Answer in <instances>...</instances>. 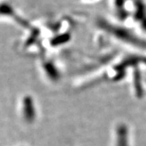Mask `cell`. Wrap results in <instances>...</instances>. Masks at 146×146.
Here are the masks:
<instances>
[{"label":"cell","instance_id":"1","mask_svg":"<svg viewBox=\"0 0 146 146\" xmlns=\"http://www.w3.org/2000/svg\"><path fill=\"white\" fill-rule=\"evenodd\" d=\"M23 113L25 119L31 122L35 118V108L33 102L30 96H25L23 100Z\"/></svg>","mask_w":146,"mask_h":146}]
</instances>
